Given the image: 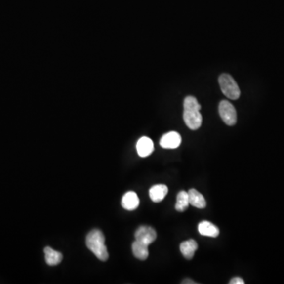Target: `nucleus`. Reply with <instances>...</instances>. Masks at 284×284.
Instances as JSON below:
<instances>
[{"instance_id":"obj_5","label":"nucleus","mask_w":284,"mask_h":284,"mask_svg":"<svg viewBox=\"0 0 284 284\" xmlns=\"http://www.w3.org/2000/svg\"><path fill=\"white\" fill-rule=\"evenodd\" d=\"M135 240L145 243L146 245H150L157 239V235L155 229L149 226H141L136 231Z\"/></svg>"},{"instance_id":"obj_14","label":"nucleus","mask_w":284,"mask_h":284,"mask_svg":"<svg viewBox=\"0 0 284 284\" xmlns=\"http://www.w3.org/2000/svg\"><path fill=\"white\" fill-rule=\"evenodd\" d=\"M45 260L47 265L51 266L59 265L63 260V254L58 251L54 250L51 247L47 246L44 249Z\"/></svg>"},{"instance_id":"obj_6","label":"nucleus","mask_w":284,"mask_h":284,"mask_svg":"<svg viewBox=\"0 0 284 284\" xmlns=\"http://www.w3.org/2000/svg\"><path fill=\"white\" fill-rule=\"evenodd\" d=\"M182 137L180 134L175 131L169 132L161 137L160 145L163 149H174L181 145Z\"/></svg>"},{"instance_id":"obj_4","label":"nucleus","mask_w":284,"mask_h":284,"mask_svg":"<svg viewBox=\"0 0 284 284\" xmlns=\"http://www.w3.org/2000/svg\"><path fill=\"white\" fill-rule=\"evenodd\" d=\"M219 113L227 125H234L237 122V112L235 107L227 100H222L219 105Z\"/></svg>"},{"instance_id":"obj_7","label":"nucleus","mask_w":284,"mask_h":284,"mask_svg":"<svg viewBox=\"0 0 284 284\" xmlns=\"http://www.w3.org/2000/svg\"><path fill=\"white\" fill-rule=\"evenodd\" d=\"M154 150L153 141L149 137H142L137 143V151L141 157H147L151 155Z\"/></svg>"},{"instance_id":"obj_10","label":"nucleus","mask_w":284,"mask_h":284,"mask_svg":"<svg viewBox=\"0 0 284 284\" xmlns=\"http://www.w3.org/2000/svg\"><path fill=\"white\" fill-rule=\"evenodd\" d=\"M167 193H168V188L166 185H155L149 190V197L153 202L158 203L164 199Z\"/></svg>"},{"instance_id":"obj_16","label":"nucleus","mask_w":284,"mask_h":284,"mask_svg":"<svg viewBox=\"0 0 284 284\" xmlns=\"http://www.w3.org/2000/svg\"><path fill=\"white\" fill-rule=\"evenodd\" d=\"M230 284H244L245 281H243L241 277H235V278L231 279V281L229 282Z\"/></svg>"},{"instance_id":"obj_12","label":"nucleus","mask_w":284,"mask_h":284,"mask_svg":"<svg viewBox=\"0 0 284 284\" xmlns=\"http://www.w3.org/2000/svg\"><path fill=\"white\" fill-rule=\"evenodd\" d=\"M188 195L190 204L200 209L205 208L206 201L204 197L200 192H198V190L195 189H190L188 191Z\"/></svg>"},{"instance_id":"obj_15","label":"nucleus","mask_w":284,"mask_h":284,"mask_svg":"<svg viewBox=\"0 0 284 284\" xmlns=\"http://www.w3.org/2000/svg\"><path fill=\"white\" fill-rule=\"evenodd\" d=\"M189 205H190V200H189L188 192L182 190L177 195L175 209L178 212H183L188 208Z\"/></svg>"},{"instance_id":"obj_8","label":"nucleus","mask_w":284,"mask_h":284,"mask_svg":"<svg viewBox=\"0 0 284 284\" xmlns=\"http://www.w3.org/2000/svg\"><path fill=\"white\" fill-rule=\"evenodd\" d=\"M140 200L137 194L133 191L125 193L122 198V206L128 211L137 209L139 206Z\"/></svg>"},{"instance_id":"obj_2","label":"nucleus","mask_w":284,"mask_h":284,"mask_svg":"<svg viewBox=\"0 0 284 284\" xmlns=\"http://www.w3.org/2000/svg\"><path fill=\"white\" fill-rule=\"evenodd\" d=\"M86 245L99 260L106 261L108 252L105 245V238L100 230H92L86 237Z\"/></svg>"},{"instance_id":"obj_17","label":"nucleus","mask_w":284,"mask_h":284,"mask_svg":"<svg viewBox=\"0 0 284 284\" xmlns=\"http://www.w3.org/2000/svg\"><path fill=\"white\" fill-rule=\"evenodd\" d=\"M182 284H197V283L194 282V281H193L192 280H190V279H186V280H184V281H182Z\"/></svg>"},{"instance_id":"obj_1","label":"nucleus","mask_w":284,"mask_h":284,"mask_svg":"<svg viewBox=\"0 0 284 284\" xmlns=\"http://www.w3.org/2000/svg\"><path fill=\"white\" fill-rule=\"evenodd\" d=\"M201 105L198 100L192 96H186L184 100V119L186 125L192 130H196L202 124Z\"/></svg>"},{"instance_id":"obj_11","label":"nucleus","mask_w":284,"mask_h":284,"mask_svg":"<svg viewBox=\"0 0 284 284\" xmlns=\"http://www.w3.org/2000/svg\"><path fill=\"white\" fill-rule=\"evenodd\" d=\"M198 248V243L194 239H189L187 241L182 242L180 245L181 253L187 260H191L194 257V253Z\"/></svg>"},{"instance_id":"obj_3","label":"nucleus","mask_w":284,"mask_h":284,"mask_svg":"<svg viewBox=\"0 0 284 284\" xmlns=\"http://www.w3.org/2000/svg\"><path fill=\"white\" fill-rule=\"evenodd\" d=\"M219 84L222 92L231 100H237L241 95V91L235 79L228 75L223 74L219 78Z\"/></svg>"},{"instance_id":"obj_13","label":"nucleus","mask_w":284,"mask_h":284,"mask_svg":"<svg viewBox=\"0 0 284 284\" xmlns=\"http://www.w3.org/2000/svg\"><path fill=\"white\" fill-rule=\"evenodd\" d=\"M132 251L135 257L141 261H145L149 257V245L141 242L135 240L132 245Z\"/></svg>"},{"instance_id":"obj_9","label":"nucleus","mask_w":284,"mask_h":284,"mask_svg":"<svg viewBox=\"0 0 284 284\" xmlns=\"http://www.w3.org/2000/svg\"><path fill=\"white\" fill-rule=\"evenodd\" d=\"M198 231L201 235L206 237L216 238L220 235L219 228L211 222L206 220L198 224Z\"/></svg>"}]
</instances>
